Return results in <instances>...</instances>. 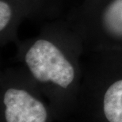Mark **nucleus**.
Here are the masks:
<instances>
[{"label":"nucleus","mask_w":122,"mask_h":122,"mask_svg":"<svg viewBox=\"0 0 122 122\" xmlns=\"http://www.w3.org/2000/svg\"><path fill=\"white\" fill-rule=\"evenodd\" d=\"M25 62L36 79L51 81L67 88L74 79L75 71L61 51L45 40L36 41L25 55Z\"/></svg>","instance_id":"f257e3e1"},{"label":"nucleus","mask_w":122,"mask_h":122,"mask_svg":"<svg viewBox=\"0 0 122 122\" xmlns=\"http://www.w3.org/2000/svg\"><path fill=\"white\" fill-rule=\"evenodd\" d=\"M102 21L105 30L117 38H122V0H113L105 10Z\"/></svg>","instance_id":"20e7f679"},{"label":"nucleus","mask_w":122,"mask_h":122,"mask_svg":"<svg viewBox=\"0 0 122 122\" xmlns=\"http://www.w3.org/2000/svg\"><path fill=\"white\" fill-rule=\"evenodd\" d=\"M11 18L10 7L6 2H0V30H2L7 25Z\"/></svg>","instance_id":"39448f33"},{"label":"nucleus","mask_w":122,"mask_h":122,"mask_svg":"<svg viewBox=\"0 0 122 122\" xmlns=\"http://www.w3.org/2000/svg\"><path fill=\"white\" fill-rule=\"evenodd\" d=\"M6 122H46L47 111L40 101L23 90L10 88L5 93Z\"/></svg>","instance_id":"f03ea898"},{"label":"nucleus","mask_w":122,"mask_h":122,"mask_svg":"<svg viewBox=\"0 0 122 122\" xmlns=\"http://www.w3.org/2000/svg\"><path fill=\"white\" fill-rule=\"evenodd\" d=\"M104 113L109 122H122V80L109 87L104 96Z\"/></svg>","instance_id":"7ed1b4c3"}]
</instances>
